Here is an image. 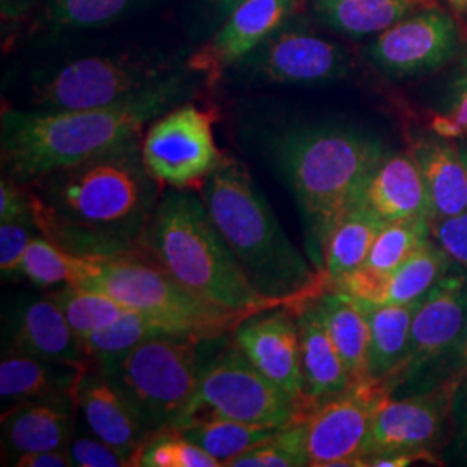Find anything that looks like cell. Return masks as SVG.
Returning <instances> with one entry per match:
<instances>
[{
	"mask_svg": "<svg viewBox=\"0 0 467 467\" xmlns=\"http://www.w3.org/2000/svg\"><path fill=\"white\" fill-rule=\"evenodd\" d=\"M32 212V196L28 187L17 184L13 179L0 182V223L13 222Z\"/></svg>",
	"mask_w": 467,
	"mask_h": 467,
	"instance_id": "39",
	"label": "cell"
},
{
	"mask_svg": "<svg viewBox=\"0 0 467 467\" xmlns=\"http://www.w3.org/2000/svg\"><path fill=\"white\" fill-rule=\"evenodd\" d=\"M431 237L451 264L467 274V212L431 223Z\"/></svg>",
	"mask_w": 467,
	"mask_h": 467,
	"instance_id": "38",
	"label": "cell"
},
{
	"mask_svg": "<svg viewBox=\"0 0 467 467\" xmlns=\"http://www.w3.org/2000/svg\"><path fill=\"white\" fill-rule=\"evenodd\" d=\"M36 229L34 213L0 223V272L2 277L21 275V265Z\"/></svg>",
	"mask_w": 467,
	"mask_h": 467,
	"instance_id": "36",
	"label": "cell"
},
{
	"mask_svg": "<svg viewBox=\"0 0 467 467\" xmlns=\"http://www.w3.org/2000/svg\"><path fill=\"white\" fill-rule=\"evenodd\" d=\"M84 287L106 293L175 333L194 334L202 339L234 331L244 318L251 317L194 296L142 251L100 256L98 272Z\"/></svg>",
	"mask_w": 467,
	"mask_h": 467,
	"instance_id": "6",
	"label": "cell"
},
{
	"mask_svg": "<svg viewBox=\"0 0 467 467\" xmlns=\"http://www.w3.org/2000/svg\"><path fill=\"white\" fill-rule=\"evenodd\" d=\"M364 201L384 222L430 218V200L414 154L388 150L368 179Z\"/></svg>",
	"mask_w": 467,
	"mask_h": 467,
	"instance_id": "22",
	"label": "cell"
},
{
	"mask_svg": "<svg viewBox=\"0 0 467 467\" xmlns=\"http://www.w3.org/2000/svg\"><path fill=\"white\" fill-rule=\"evenodd\" d=\"M467 324V274L453 268L422 298L405 357L384 381L391 397L433 388L459 376Z\"/></svg>",
	"mask_w": 467,
	"mask_h": 467,
	"instance_id": "8",
	"label": "cell"
},
{
	"mask_svg": "<svg viewBox=\"0 0 467 467\" xmlns=\"http://www.w3.org/2000/svg\"><path fill=\"white\" fill-rule=\"evenodd\" d=\"M69 453L73 466L78 467H127L132 466L129 455L118 451L113 445L100 440L99 436H75L71 438Z\"/></svg>",
	"mask_w": 467,
	"mask_h": 467,
	"instance_id": "37",
	"label": "cell"
},
{
	"mask_svg": "<svg viewBox=\"0 0 467 467\" xmlns=\"http://www.w3.org/2000/svg\"><path fill=\"white\" fill-rule=\"evenodd\" d=\"M296 9L298 0H244L194 59L196 67L215 71L237 65L291 21Z\"/></svg>",
	"mask_w": 467,
	"mask_h": 467,
	"instance_id": "19",
	"label": "cell"
},
{
	"mask_svg": "<svg viewBox=\"0 0 467 467\" xmlns=\"http://www.w3.org/2000/svg\"><path fill=\"white\" fill-rule=\"evenodd\" d=\"M279 428L265 424H251L217 414H196L177 424L175 433L200 445L215 457L222 466H229L239 455L268 440Z\"/></svg>",
	"mask_w": 467,
	"mask_h": 467,
	"instance_id": "29",
	"label": "cell"
},
{
	"mask_svg": "<svg viewBox=\"0 0 467 467\" xmlns=\"http://www.w3.org/2000/svg\"><path fill=\"white\" fill-rule=\"evenodd\" d=\"M77 414L78 405L71 395L23 401L4 409L2 449L9 464L28 451L67 447Z\"/></svg>",
	"mask_w": 467,
	"mask_h": 467,
	"instance_id": "20",
	"label": "cell"
},
{
	"mask_svg": "<svg viewBox=\"0 0 467 467\" xmlns=\"http://www.w3.org/2000/svg\"><path fill=\"white\" fill-rule=\"evenodd\" d=\"M431 5V0H312V7L324 25L351 38L379 35Z\"/></svg>",
	"mask_w": 467,
	"mask_h": 467,
	"instance_id": "25",
	"label": "cell"
},
{
	"mask_svg": "<svg viewBox=\"0 0 467 467\" xmlns=\"http://www.w3.org/2000/svg\"><path fill=\"white\" fill-rule=\"evenodd\" d=\"M175 71L161 59L139 56H90L57 67L34 87L42 111L111 106L165 82Z\"/></svg>",
	"mask_w": 467,
	"mask_h": 467,
	"instance_id": "10",
	"label": "cell"
},
{
	"mask_svg": "<svg viewBox=\"0 0 467 467\" xmlns=\"http://www.w3.org/2000/svg\"><path fill=\"white\" fill-rule=\"evenodd\" d=\"M140 146L150 175L175 189L204 182L223 158L215 144L212 117L194 104L175 106L156 118Z\"/></svg>",
	"mask_w": 467,
	"mask_h": 467,
	"instance_id": "12",
	"label": "cell"
},
{
	"mask_svg": "<svg viewBox=\"0 0 467 467\" xmlns=\"http://www.w3.org/2000/svg\"><path fill=\"white\" fill-rule=\"evenodd\" d=\"M237 67L272 84H331L348 75L350 54L343 46L287 21Z\"/></svg>",
	"mask_w": 467,
	"mask_h": 467,
	"instance_id": "15",
	"label": "cell"
},
{
	"mask_svg": "<svg viewBox=\"0 0 467 467\" xmlns=\"http://www.w3.org/2000/svg\"><path fill=\"white\" fill-rule=\"evenodd\" d=\"M459 386L461 376H451L433 388L384 401L372 422L360 466L364 459L386 453H409L436 462V451L453 433Z\"/></svg>",
	"mask_w": 467,
	"mask_h": 467,
	"instance_id": "11",
	"label": "cell"
},
{
	"mask_svg": "<svg viewBox=\"0 0 467 467\" xmlns=\"http://www.w3.org/2000/svg\"><path fill=\"white\" fill-rule=\"evenodd\" d=\"M196 414H217L251 424L283 428L300 418L301 410L300 405L254 368L233 341V345L201 366L194 395L177 424Z\"/></svg>",
	"mask_w": 467,
	"mask_h": 467,
	"instance_id": "9",
	"label": "cell"
},
{
	"mask_svg": "<svg viewBox=\"0 0 467 467\" xmlns=\"http://www.w3.org/2000/svg\"><path fill=\"white\" fill-rule=\"evenodd\" d=\"M185 80L173 73L129 99L111 106L67 111H4L2 167L17 184L84 163L139 139L142 129L177 106Z\"/></svg>",
	"mask_w": 467,
	"mask_h": 467,
	"instance_id": "2",
	"label": "cell"
},
{
	"mask_svg": "<svg viewBox=\"0 0 467 467\" xmlns=\"http://www.w3.org/2000/svg\"><path fill=\"white\" fill-rule=\"evenodd\" d=\"M453 433L457 449L467 461V393H457L453 410Z\"/></svg>",
	"mask_w": 467,
	"mask_h": 467,
	"instance_id": "42",
	"label": "cell"
},
{
	"mask_svg": "<svg viewBox=\"0 0 467 467\" xmlns=\"http://www.w3.org/2000/svg\"><path fill=\"white\" fill-rule=\"evenodd\" d=\"M384 223L383 218L368 206L364 198L339 218L324 251L322 272L327 277V283L334 285L355 270L364 267Z\"/></svg>",
	"mask_w": 467,
	"mask_h": 467,
	"instance_id": "28",
	"label": "cell"
},
{
	"mask_svg": "<svg viewBox=\"0 0 467 467\" xmlns=\"http://www.w3.org/2000/svg\"><path fill=\"white\" fill-rule=\"evenodd\" d=\"M11 466L16 467H69L73 459L67 447L50 449V451H28L16 457Z\"/></svg>",
	"mask_w": 467,
	"mask_h": 467,
	"instance_id": "40",
	"label": "cell"
},
{
	"mask_svg": "<svg viewBox=\"0 0 467 467\" xmlns=\"http://www.w3.org/2000/svg\"><path fill=\"white\" fill-rule=\"evenodd\" d=\"M139 0H49L46 19L52 30H92L134 9Z\"/></svg>",
	"mask_w": 467,
	"mask_h": 467,
	"instance_id": "35",
	"label": "cell"
},
{
	"mask_svg": "<svg viewBox=\"0 0 467 467\" xmlns=\"http://www.w3.org/2000/svg\"><path fill=\"white\" fill-rule=\"evenodd\" d=\"M201 198L264 298L285 308H300L324 293L327 277L312 268L284 233L248 168L234 158H222L202 182Z\"/></svg>",
	"mask_w": 467,
	"mask_h": 467,
	"instance_id": "3",
	"label": "cell"
},
{
	"mask_svg": "<svg viewBox=\"0 0 467 467\" xmlns=\"http://www.w3.org/2000/svg\"><path fill=\"white\" fill-rule=\"evenodd\" d=\"M455 9H467V0H447Z\"/></svg>",
	"mask_w": 467,
	"mask_h": 467,
	"instance_id": "45",
	"label": "cell"
},
{
	"mask_svg": "<svg viewBox=\"0 0 467 467\" xmlns=\"http://www.w3.org/2000/svg\"><path fill=\"white\" fill-rule=\"evenodd\" d=\"M455 265L433 237L422 241L412 254L395 268L384 285L381 303H410L426 296Z\"/></svg>",
	"mask_w": 467,
	"mask_h": 467,
	"instance_id": "32",
	"label": "cell"
},
{
	"mask_svg": "<svg viewBox=\"0 0 467 467\" xmlns=\"http://www.w3.org/2000/svg\"><path fill=\"white\" fill-rule=\"evenodd\" d=\"M391 399L381 381L351 384L303 416L308 466L360 467L378 410Z\"/></svg>",
	"mask_w": 467,
	"mask_h": 467,
	"instance_id": "13",
	"label": "cell"
},
{
	"mask_svg": "<svg viewBox=\"0 0 467 467\" xmlns=\"http://www.w3.org/2000/svg\"><path fill=\"white\" fill-rule=\"evenodd\" d=\"M410 152L424 179L431 223L467 212V170L459 144L441 135L419 137Z\"/></svg>",
	"mask_w": 467,
	"mask_h": 467,
	"instance_id": "23",
	"label": "cell"
},
{
	"mask_svg": "<svg viewBox=\"0 0 467 467\" xmlns=\"http://www.w3.org/2000/svg\"><path fill=\"white\" fill-rule=\"evenodd\" d=\"M5 326L7 351H19L77 368H90L84 345L49 295L17 301L9 310Z\"/></svg>",
	"mask_w": 467,
	"mask_h": 467,
	"instance_id": "18",
	"label": "cell"
},
{
	"mask_svg": "<svg viewBox=\"0 0 467 467\" xmlns=\"http://www.w3.org/2000/svg\"><path fill=\"white\" fill-rule=\"evenodd\" d=\"M424 298V296H422ZM422 298L410 303H368L360 301L370 327L368 343V376L384 383L400 366L412 320Z\"/></svg>",
	"mask_w": 467,
	"mask_h": 467,
	"instance_id": "27",
	"label": "cell"
},
{
	"mask_svg": "<svg viewBox=\"0 0 467 467\" xmlns=\"http://www.w3.org/2000/svg\"><path fill=\"white\" fill-rule=\"evenodd\" d=\"M301 370L308 412L324 401L333 400L350 388L351 378L331 339L317 298L303 303L298 310ZM306 412V414H308Z\"/></svg>",
	"mask_w": 467,
	"mask_h": 467,
	"instance_id": "21",
	"label": "cell"
},
{
	"mask_svg": "<svg viewBox=\"0 0 467 467\" xmlns=\"http://www.w3.org/2000/svg\"><path fill=\"white\" fill-rule=\"evenodd\" d=\"M434 129L441 137H457L467 132V90L451 115L436 118Z\"/></svg>",
	"mask_w": 467,
	"mask_h": 467,
	"instance_id": "41",
	"label": "cell"
},
{
	"mask_svg": "<svg viewBox=\"0 0 467 467\" xmlns=\"http://www.w3.org/2000/svg\"><path fill=\"white\" fill-rule=\"evenodd\" d=\"M234 341L254 368L300 405L303 418L308 407L301 370L298 316L289 306L254 314L234 329Z\"/></svg>",
	"mask_w": 467,
	"mask_h": 467,
	"instance_id": "16",
	"label": "cell"
},
{
	"mask_svg": "<svg viewBox=\"0 0 467 467\" xmlns=\"http://www.w3.org/2000/svg\"><path fill=\"white\" fill-rule=\"evenodd\" d=\"M75 401L88 431L129 455L134 466L137 451L152 434L129 395L109 376L88 368L80 376Z\"/></svg>",
	"mask_w": 467,
	"mask_h": 467,
	"instance_id": "17",
	"label": "cell"
},
{
	"mask_svg": "<svg viewBox=\"0 0 467 467\" xmlns=\"http://www.w3.org/2000/svg\"><path fill=\"white\" fill-rule=\"evenodd\" d=\"M459 150H461V156H462V161L467 170V142H459Z\"/></svg>",
	"mask_w": 467,
	"mask_h": 467,
	"instance_id": "46",
	"label": "cell"
},
{
	"mask_svg": "<svg viewBox=\"0 0 467 467\" xmlns=\"http://www.w3.org/2000/svg\"><path fill=\"white\" fill-rule=\"evenodd\" d=\"M85 368L50 362L19 351H5L0 362V399L4 409L23 401L75 397Z\"/></svg>",
	"mask_w": 467,
	"mask_h": 467,
	"instance_id": "24",
	"label": "cell"
},
{
	"mask_svg": "<svg viewBox=\"0 0 467 467\" xmlns=\"http://www.w3.org/2000/svg\"><path fill=\"white\" fill-rule=\"evenodd\" d=\"M457 47V23L431 5L381 32L362 52L386 78L407 80L443 67Z\"/></svg>",
	"mask_w": 467,
	"mask_h": 467,
	"instance_id": "14",
	"label": "cell"
},
{
	"mask_svg": "<svg viewBox=\"0 0 467 467\" xmlns=\"http://www.w3.org/2000/svg\"><path fill=\"white\" fill-rule=\"evenodd\" d=\"M140 251L189 293L223 310L254 316L285 308L254 289L201 194L191 189L163 192L142 234Z\"/></svg>",
	"mask_w": 467,
	"mask_h": 467,
	"instance_id": "5",
	"label": "cell"
},
{
	"mask_svg": "<svg viewBox=\"0 0 467 467\" xmlns=\"http://www.w3.org/2000/svg\"><path fill=\"white\" fill-rule=\"evenodd\" d=\"M161 333L175 331L156 318L130 308L127 314L92 334L85 341L84 350L90 368L102 374H109L119 364V360L129 351L134 350L139 343Z\"/></svg>",
	"mask_w": 467,
	"mask_h": 467,
	"instance_id": "31",
	"label": "cell"
},
{
	"mask_svg": "<svg viewBox=\"0 0 467 467\" xmlns=\"http://www.w3.org/2000/svg\"><path fill=\"white\" fill-rule=\"evenodd\" d=\"M202 341L194 334L150 336L106 374L134 401L150 434L171 430L182 418L200 378Z\"/></svg>",
	"mask_w": 467,
	"mask_h": 467,
	"instance_id": "7",
	"label": "cell"
},
{
	"mask_svg": "<svg viewBox=\"0 0 467 467\" xmlns=\"http://www.w3.org/2000/svg\"><path fill=\"white\" fill-rule=\"evenodd\" d=\"M428 237H431L430 218H401L386 222L370 248L364 268L388 277Z\"/></svg>",
	"mask_w": 467,
	"mask_h": 467,
	"instance_id": "34",
	"label": "cell"
},
{
	"mask_svg": "<svg viewBox=\"0 0 467 467\" xmlns=\"http://www.w3.org/2000/svg\"><path fill=\"white\" fill-rule=\"evenodd\" d=\"M47 295L59 305L82 345L100 327L130 310L109 295L84 285H59L50 289Z\"/></svg>",
	"mask_w": 467,
	"mask_h": 467,
	"instance_id": "33",
	"label": "cell"
},
{
	"mask_svg": "<svg viewBox=\"0 0 467 467\" xmlns=\"http://www.w3.org/2000/svg\"><path fill=\"white\" fill-rule=\"evenodd\" d=\"M139 139L26 185L36 229L63 250L90 256L140 251L161 200Z\"/></svg>",
	"mask_w": 467,
	"mask_h": 467,
	"instance_id": "1",
	"label": "cell"
},
{
	"mask_svg": "<svg viewBox=\"0 0 467 467\" xmlns=\"http://www.w3.org/2000/svg\"><path fill=\"white\" fill-rule=\"evenodd\" d=\"M459 376H461V386H459L457 393H467V324L464 350H462V358H461V366H459Z\"/></svg>",
	"mask_w": 467,
	"mask_h": 467,
	"instance_id": "43",
	"label": "cell"
},
{
	"mask_svg": "<svg viewBox=\"0 0 467 467\" xmlns=\"http://www.w3.org/2000/svg\"><path fill=\"white\" fill-rule=\"evenodd\" d=\"M324 324L348 368L351 383L368 381L370 327L360 301L341 291H324L317 296Z\"/></svg>",
	"mask_w": 467,
	"mask_h": 467,
	"instance_id": "26",
	"label": "cell"
},
{
	"mask_svg": "<svg viewBox=\"0 0 467 467\" xmlns=\"http://www.w3.org/2000/svg\"><path fill=\"white\" fill-rule=\"evenodd\" d=\"M99 258L63 250L47 237L35 235L25 254L21 275L44 289L84 285L98 272Z\"/></svg>",
	"mask_w": 467,
	"mask_h": 467,
	"instance_id": "30",
	"label": "cell"
},
{
	"mask_svg": "<svg viewBox=\"0 0 467 467\" xmlns=\"http://www.w3.org/2000/svg\"><path fill=\"white\" fill-rule=\"evenodd\" d=\"M215 2H217V5L220 7V11L223 13V16H229L234 9H235L239 4H243L244 0H215Z\"/></svg>",
	"mask_w": 467,
	"mask_h": 467,
	"instance_id": "44",
	"label": "cell"
},
{
	"mask_svg": "<svg viewBox=\"0 0 467 467\" xmlns=\"http://www.w3.org/2000/svg\"><path fill=\"white\" fill-rule=\"evenodd\" d=\"M386 152L378 137L343 125L301 127L277 137L274 156L300 206L308 254L320 272L336 223L364 198Z\"/></svg>",
	"mask_w": 467,
	"mask_h": 467,
	"instance_id": "4",
	"label": "cell"
}]
</instances>
